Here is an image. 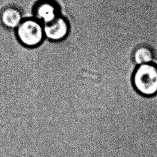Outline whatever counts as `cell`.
I'll list each match as a JSON object with an SVG mask.
<instances>
[{
    "label": "cell",
    "mask_w": 157,
    "mask_h": 157,
    "mask_svg": "<svg viewBox=\"0 0 157 157\" xmlns=\"http://www.w3.org/2000/svg\"><path fill=\"white\" fill-rule=\"evenodd\" d=\"M132 88L145 97L157 95V64L153 63L137 66L132 72Z\"/></svg>",
    "instance_id": "1"
},
{
    "label": "cell",
    "mask_w": 157,
    "mask_h": 157,
    "mask_svg": "<svg viewBox=\"0 0 157 157\" xmlns=\"http://www.w3.org/2000/svg\"><path fill=\"white\" fill-rule=\"evenodd\" d=\"M19 42L28 47H35L44 40L43 24L35 18H25L15 29Z\"/></svg>",
    "instance_id": "2"
},
{
    "label": "cell",
    "mask_w": 157,
    "mask_h": 157,
    "mask_svg": "<svg viewBox=\"0 0 157 157\" xmlns=\"http://www.w3.org/2000/svg\"><path fill=\"white\" fill-rule=\"evenodd\" d=\"M43 26L45 37L53 42L64 40L68 36L71 29L69 21L61 15L53 21Z\"/></svg>",
    "instance_id": "3"
},
{
    "label": "cell",
    "mask_w": 157,
    "mask_h": 157,
    "mask_svg": "<svg viewBox=\"0 0 157 157\" xmlns=\"http://www.w3.org/2000/svg\"><path fill=\"white\" fill-rule=\"evenodd\" d=\"M34 18L43 25L49 23L60 15L59 6L53 0L39 1L34 8Z\"/></svg>",
    "instance_id": "4"
},
{
    "label": "cell",
    "mask_w": 157,
    "mask_h": 157,
    "mask_svg": "<svg viewBox=\"0 0 157 157\" xmlns=\"http://www.w3.org/2000/svg\"><path fill=\"white\" fill-rule=\"evenodd\" d=\"M155 51L148 43H139L136 45L131 53V61L137 66L153 63L155 59Z\"/></svg>",
    "instance_id": "5"
},
{
    "label": "cell",
    "mask_w": 157,
    "mask_h": 157,
    "mask_svg": "<svg viewBox=\"0 0 157 157\" xmlns=\"http://www.w3.org/2000/svg\"><path fill=\"white\" fill-rule=\"evenodd\" d=\"M23 20L21 11L15 7H5L0 13V23L1 25L9 29H15Z\"/></svg>",
    "instance_id": "6"
}]
</instances>
